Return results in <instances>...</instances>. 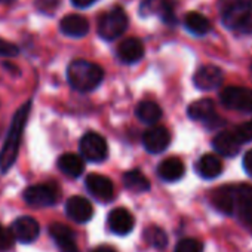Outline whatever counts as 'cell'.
<instances>
[{
  "mask_svg": "<svg viewBox=\"0 0 252 252\" xmlns=\"http://www.w3.org/2000/svg\"><path fill=\"white\" fill-rule=\"evenodd\" d=\"M252 191V187L240 186H222L212 193V205L222 214L233 215L237 214V209L243 199Z\"/></svg>",
  "mask_w": 252,
  "mask_h": 252,
  "instance_id": "obj_4",
  "label": "cell"
},
{
  "mask_svg": "<svg viewBox=\"0 0 252 252\" xmlns=\"http://www.w3.org/2000/svg\"><path fill=\"white\" fill-rule=\"evenodd\" d=\"M143 236H144V240L149 245H152L153 248H156L159 251H163L166 248V245H168L166 233L160 227H158V225H150L149 228H146Z\"/></svg>",
  "mask_w": 252,
  "mask_h": 252,
  "instance_id": "obj_27",
  "label": "cell"
},
{
  "mask_svg": "<svg viewBox=\"0 0 252 252\" xmlns=\"http://www.w3.org/2000/svg\"><path fill=\"white\" fill-rule=\"evenodd\" d=\"M175 252H203V243L197 239L186 237L177 243Z\"/></svg>",
  "mask_w": 252,
  "mask_h": 252,
  "instance_id": "obj_28",
  "label": "cell"
},
{
  "mask_svg": "<svg viewBox=\"0 0 252 252\" xmlns=\"http://www.w3.org/2000/svg\"><path fill=\"white\" fill-rule=\"evenodd\" d=\"M197 174L205 180H214L222 172V162L217 155H205L199 159L196 165Z\"/></svg>",
  "mask_w": 252,
  "mask_h": 252,
  "instance_id": "obj_20",
  "label": "cell"
},
{
  "mask_svg": "<svg viewBox=\"0 0 252 252\" xmlns=\"http://www.w3.org/2000/svg\"><path fill=\"white\" fill-rule=\"evenodd\" d=\"M220 11L227 29L242 34L252 33V0H221Z\"/></svg>",
  "mask_w": 252,
  "mask_h": 252,
  "instance_id": "obj_2",
  "label": "cell"
},
{
  "mask_svg": "<svg viewBox=\"0 0 252 252\" xmlns=\"http://www.w3.org/2000/svg\"><path fill=\"white\" fill-rule=\"evenodd\" d=\"M58 168L67 177L77 178L83 174L85 163H83L82 156H77L74 153H65L58 159Z\"/></svg>",
  "mask_w": 252,
  "mask_h": 252,
  "instance_id": "obj_23",
  "label": "cell"
},
{
  "mask_svg": "<svg viewBox=\"0 0 252 252\" xmlns=\"http://www.w3.org/2000/svg\"><path fill=\"white\" fill-rule=\"evenodd\" d=\"M24 200L32 206H51L57 203L60 193L55 186L51 184H36L24 190Z\"/></svg>",
  "mask_w": 252,
  "mask_h": 252,
  "instance_id": "obj_8",
  "label": "cell"
},
{
  "mask_svg": "<svg viewBox=\"0 0 252 252\" xmlns=\"http://www.w3.org/2000/svg\"><path fill=\"white\" fill-rule=\"evenodd\" d=\"M12 2H15V0H0V3H5V5H9Z\"/></svg>",
  "mask_w": 252,
  "mask_h": 252,
  "instance_id": "obj_38",
  "label": "cell"
},
{
  "mask_svg": "<svg viewBox=\"0 0 252 252\" xmlns=\"http://www.w3.org/2000/svg\"><path fill=\"white\" fill-rule=\"evenodd\" d=\"M189 117L193 120H202V122H211L215 116V104L209 98H202L194 102H191L187 108Z\"/></svg>",
  "mask_w": 252,
  "mask_h": 252,
  "instance_id": "obj_22",
  "label": "cell"
},
{
  "mask_svg": "<svg viewBox=\"0 0 252 252\" xmlns=\"http://www.w3.org/2000/svg\"><path fill=\"white\" fill-rule=\"evenodd\" d=\"M220 99L225 108L252 114V91L248 88L227 86L220 94Z\"/></svg>",
  "mask_w": 252,
  "mask_h": 252,
  "instance_id": "obj_6",
  "label": "cell"
},
{
  "mask_svg": "<svg viewBox=\"0 0 252 252\" xmlns=\"http://www.w3.org/2000/svg\"><path fill=\"white\" fill-rule=\"evenodd\" d=\"M86 189L94 197L102 202L111 200L114 194V186L111 180L99 174H89L86 177Z\"/></svg>",
  "mask_w": 252,
  "mask_h": 252,
  "instance_id": "obj_14",
  "label": "cell"
},
{
  "mask_svg": "<svg viewBox=\"0 0 252 252\" xmlns=\"http://www.w3.org/2000/svg\"><path fill=\"white\" fill-rule=\"evenodd\" d=\"M65 212L73 221L83 224L94 217V206L88 199L82 196H73L65 203Z\"/></svg>",
  "mask_w": 252,
  "mask_h": 252,
  "instance_id": "obj_15",
  "label": "cell"
},
{
  "mask_svg": "<svg viewBox=\"0 0 252 252\" xmlns=\"http://www.w3.org/2000/svg\"><path fill=\"white\" fill-rule=\"evenodd\" d=\"M234 134H236V137L239 138V141L242 144L248 143V141H252V120L239 125L237 128L234 129Z\"/></svg>",
  "mask_w": 252,
  "mask_h": 252,
  "instance_id": "obj_30",
  "label": "cell"
},
{
  "mask_svg": "<svg viewBox=\"0 0 252 252\" xmlns=\"http://www.w3.org/2000/svg\"><path fill=\"white\" fill-rule=\"evenodd\" d=\"M80 155L89 162H102L108 155V146L104 137L96 132H88L80 140Z\"/></svg>",
  "mask_w": 252,
  "mask_h": 252,
  "instance_id": "obj_7",
  "label": "cell"
},
{
  "mask_svg": "<svg viewBox=\"0 0 252 252\" xmlns=\"http://www.w3.org/2000/svg\"><path fill=\"white\" fill-rule=\"evenodd\" d=\"M251 73H252V64H251Z\"/></svg>",
  "mask_w": 252,
  "mask_h": 252,
  "instance_id": "obj_39",
  "label": "cell"
},
{
  "mask_svg": "<svg viewBox=\"0 0 252 252\" xmlns=\"http://www.w3.org/2000/svg\"><path fill=\"white\" fill-rule=\"evenodd\" d=\"M140 15L144 18L159 17L165 24H175L177 17L174 12V6L168 0H143L140 6Z\"/></svg>",
  "mask_w": 252,
  "mask_h": 252,
  "instance_id": "obj_9",
  "label": "cell"
},
{
  "mask_svg": "<svg viewBox=\"0 0 252 252\" xmlns=\"http://www.w3.org/2000/svg\"><path fill=\"white\" fill-rule=\"evenodd\" d=\"M108 228L119 236H126L134 230L135 218L126 208H116L108 214Z\"/></svg>",
  "mask_w": 252,
  "mask_h": 252,
  "instance_id": "obj_12",
  "label": "cell"
},
{
  "mask_svg": "<svg viewBox=\"0 0 252 252\" xmlns=\"http://www.w3.org/2000/svg\"><path fill=\"white\" fill-rule=\"evenodd\" d=\"M123 184H125L126 189L131 190L132 193H144V191H147L150 189V181L138 169L126 172L123 175Z\"/></svg>",
  "mask_w": 252,
  "mask_h": 252,
  "instance_id": "obj_25",
  "label": "cell"
},
{
  "mask_svg": "<svg viewBox=\"0 0 252 252\" xmlns=\"http://www.w3.org/2000/svg\"><path fill=\"white\" fill-rule=\"evenodd\" d=\"M184 171H186L184 163L178 158L165 159L158 166V175L160 177V180L168 181V183H174V181H178L180 178H183Z\"/></svg>",
  "mask_w": 252,
  "mask_h": 252,
  "instance_id": "obj_21",
  "label": "cell"
},
{
  "mask_svg": "<svg viewBox=\"0 0 252 252\" xmlns=\"http://www.w3.org/2000/svg\"><path fill=\"white\" fill-rule=\"evenodd\" d=\"M137 116L144 123L156 125L162 117V108L155 101H141L137 107Z\"/></svg>",
  "mask_w": 252,
  "mask_h": 252,
  "instance_id": "obj_26",
  "label": "cell"
},
{
  "mask_svg": "<svg viewBox=\"0 0 252 252\" xmlns=\"http://www.w3.org/2000/svg\"><path fill=\"white\" fill-rule=\"evenodd\" d=\"M14 240H15V237H14L12 231L0 224V252L9 251L14 245Z\"/></svg>",
  "mask_w": 252,
  "mask_h": 252,
  "instance_id": "obj_31",
  "label": "cell"
},
{
  "mask_svg": "<svg viewBox=\"0 0 252 252\" xmlns=\"http://www.w3.org/2000/svg\"><path fill=\"white\" fill-rule=\"evenodd\" d=\"M60 30L63 34L68 36V37H83L88 34L89 32V21L77 14H71V15H65L61 23H60Z\"/></svg>",
  "mask_w": 252,
  "mask_h": 252,
  "instance_id": "obj_18",
  "label": "cell"
},
{
  "mask_svg": "<svg viewBox=\"0 0 252 252\" xmlns=\"http://www.w3.org/2000/svg\"><path fill=\"white\" fill-rule=\"evenodd\" d=\"M20 54V48L5 39H0V57L12 58Z\"/></svg>",
  "mask_w": 252,
  "mask_h": 252,
  "instance_id": "obj_32",
  "label": "cell"
},
{
  "mask_svg": "<svg viewBox=\"0 0 252 252\" xmlns=\"http://www.w3.org/2000/svg\"><path fill=\"white\" fill-rule=\"evenodd\" d=\"M104 71L98 64L86 60H74L67 67V80L70 86L79 92H91L99 86Z\"/></svg>",
  "mask_w": 252,
  "mask_h": 252,
  "instance_id": "obj_3",
  "label": "cell"
},
{
  "mask_svg": "<svg viewBox=\"0 0 252 252\" xmlns=\"http://www.w3.org/2000/svg\"><path fill=\"white\" fill-rule=\"evenodd\" d=\"M117 57L125 64H135L144 57V45L137 37L125 39L117 48Z\"/></svg>",
  "mask_w": 252,
  "mask_h": 252,
  "instance_id": "obj_17",
  "label": "cell"
},
{
  "mask_svg": "<svg viewBox=\"0 0 252 252\" xmlns=\"http://www.w3.org/2000/svg\"><path fill=\"white\" fill-rule=\"evenodd\" d=\"M3 67H5V68H8V70H11V71H14V74H18V73H20V70H18L14 64L5 63V64H3Z\"/></svg>",
  "mask_w": 252,
  "mask_h": 252,
  "instance_id": "obj_37",
  "label": "cell"
},
{
  "mask_svg": "<svg viewBox=\"0 0 252 252\" xmlns=\"http://www.w3.org/2000/svg\"><path fill=\"white\" fill-rule=\"evenodd\" d=\"M58 2H60V0H37L36 3H37V6H39L40 11L49 12V11H54L57 8Z\"/></svg>",
  "mask_w": 252,
  "mask_h": 252,
  "instance_id": "obj_33",
  "label": "cell"
},
{
  "mask_svg": "<svg viewBox=\"0 0 252 252\" xmlns=\"http://www.w3.org/2000/svg\"><path fill=\"white\" fill-rule=\"evenodd\" d=\"M240 146H242V143L239 141V138L236 137L234 132H220L212 141L214 150L224 158L237 156L240 152Z\"/></svg>",
  "mask_w": 252,
  "mask_h": 252,
  "instance_id": "obj_19",
  "label": "cell"
},
{
  "mask_svg": "<svg viewBox=\"0 0 252 252\" xmlns=\"http://www.w3.org/2000/svg\"><path fill=\"white\" fill-rule=\"evenodd\" d=\"M243 168L249 177H252V150L246 152L243 156Z\"/></svg>",
  "mask_w": 252,
  "mask_h": 252,
  "instance_id": "obj_34",
  "label": "cell"
},
{
  "mask_svg": "<svg viewBox=\"0 0 252 252\" xmlns=\"http://www.w3.org/2000/svg\"><path fill=\"white\" fill-rule=\"evenodd\" d=\"M239 217L242 218V221L252 228V191L243 199V202L240 203L239 209H237Z\"/></svg>",
  "mask_w": 252,
  "mask_h": 252,
  "instance_id": "obj_29",
  "label": "cell"
},
{
  "mask_svg": "<svg viewBox=\"0 0 252 252\" xmlns=\"http://www.w3.org/2000/svg\"><path fill=\"white\" fill-rule=\"evenodd\" d=\"M171 143V134L165 126H153L143 135V144L149 153L158 155L168 149Z\"/></svg>",
  "mask_w": 252,
  "mask_h": 252,
  "instance_id": "obj_11",
  "label": "cell"
},
{
  "mask_svg": "<svg viewBox=\"0 0 252 252\" xmlns=\"http://www.w3.org/2000/svg\"><path fill=\"white\" fill-rule=\"evenodd\" d=\"M11 231H12L15 240H18L21 243H32L39 237L40 225L32 217H21L14 221Z\"/></svg>",
  "mask_w": 252,
  "mask_h": 252,
  "instance_id": "obj_13",
  "label": "cell"
},
{
  "mask_svg": "<svg viewBox=\"0 0 252 252\" xmlns=\"http://www.w3.org/2000/svg\"><path fill=\"white\" fill-rule=\"evenodd\" d=\"M128 26H129V20H128V15H126L125 9L120 6H116L111 11L105 12L99 18L98 34L101 39L111 42V40H116L117 37H120L126 32Z\"/></svg>",
  "mask_w": 252,
  "mask_h": 252,
  "instance_id": "obj_5",
  "label": "cell"
},
{
  "mask_svg": "<svg viewBox=\"0 0 252 252\" xmlns=\"http://www.w3.org/2000/svg\"><path fill=\"white\" fill-rule=\"evenodd\" d=\"M49 234H51V237L54 239V242L57 243V246H58V249L61 252H79L74 233H73V230L70 227L61 224V222L51 224Z\"/></svg>",
  "mask_w": 252,
  "mask_h": 252,
  "instance_id": "obj_16",
  "label": "cell"
},
{
  "mask_svg": "<svg viewBox=\"0 0 252 252\" xmlns=\"http://www.w3.org/2000/svg\"><path fill=\"white\" fill-rule=\"evenodd\" d=\"M184 27L190 33H193L196 36H205V34H208L211 32L209 20L205 15L199 14V12H189V14H186V17H184Z\"/></svg>",
  "mask_w": 252,
  "mask_h": 252,
  "instance_id": "obj_24",
  "label": "cell"
},
{
  "mask_svg": "<svg viewBox=\"0 0 252 252\" xmlns=\"http://www.w3.org/2000/svg\"><path fill=\"white\" fill-rule=\"evenodd\" d=\"M70 2L73 3V6H76L79 9H86L89 6H92L96 0H70Z\"/></svg>",
  "mask_w": 252,
  "mask_h": 252,
  "instance_id": "obj_35",
  "label": "cell"
},
{
  "mask_svg": "<svg viewBox=\"0 0 252 252\" xmlns=\"http://www.w3.org/2000/svg\"><path fill=\"white\" fill-rule=\"evenodd\" d=\"M30 110H32V101H27L14 114V119L8 129L6 140L3 143L2 150H0V171L3 174H6L17 160L21 147V140L26 131V125L30 116Z\"/></svg>",
  "mask_w": 252,
  "mask_h": 252,
  "instance_id": "obj_1",
  "label": "cell"
},
{
  "mask_svg": "<svg viewBox=\"0 0 252 252\" xmlns=\"http://www.w3.org/2000/svg\"><path fill=\"white\" fill-rule=\"evenodd\" d=\"M92 252H117L114 248H111V246H107V245H102V246H98V248H95Z\"/></svg>",
  "mask_w": 252,
  "mask_h": 252,
  "instance_id": "obj_36",
  "label": "cell"
},
{
  "mask_svg": "<svg viewBox=\"0 0 252 252\" xmlns=\"http://www.w3.org/2000/svg\"><path fill=\"white\" fill-rule=\"evenodd\" d=\"M193 82L200 91H214L222 85L224 74L222 70L217 65H203L194 73Z\"/></svg>",
  "mask_w": 252,
  "mask_h": 252,
  "instance_id": "obj_10",
  "label": "cell"
}]
</instances>
